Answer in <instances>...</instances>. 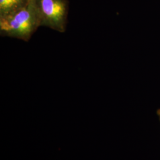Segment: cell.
Masks as SVG:
<instances>
[{
  "mask_svg": "<svg viewBox=\"0 0 160 160\" xmlns=\"http://www.w3.org/2000/svg\"><path fill=\"white\" fill-rule=\"evenodd\" d=\"M40 27L35 0L12 15L0 19V35L28 42Z\"/></svg>",
  "mask_w": 160,
  "mask_h": 160,
  "instance_id": "cell-1",
  "label": "cell"
},
{
  "mask_svg": "<svg viewBox=\"0 0 160 160\" xmlns=\"http://www.w3.org/2000/svg\"><path fill=\"white\" fill-rule=\"evenodd\" d=\"M40 27L65 33L68 14V0H35Z\"/></svg>",
  "mask_w": 160,
  "mask_h": 160,
  "instance_id": "cell-2",
  "label": "cell"
},
{
  "mask_svg": "<svg viewBox=\"0 0 160 160\" xmlns=\"http://www.w3.org/2000/svg\"><path fill=\"white\" fill-rule=\"evenodd\" d=\"M32 0H0V19L8 17L28 6Z\"/></svg>",
  "mask_w": 160,
  "mask_h": 160,
  "instance_id": "cell-3",
  "label": "cell"
},
{
  "mask_svg": "<svg viewBox=\"0 0 160 160\" xmlns=\"http://www.w3.org/2000/svg\"><path fill=\"white\" fill-rule=\"evenodd\" d=\"M157 113L158 114V118H159V119L160 120V109H158V110H157Z\"/></svg>",
  "mask_w": 160,
  "mask_h": 160,
  "instance_id": "cell-4",
  "label": "cell"
}]
</instances>
